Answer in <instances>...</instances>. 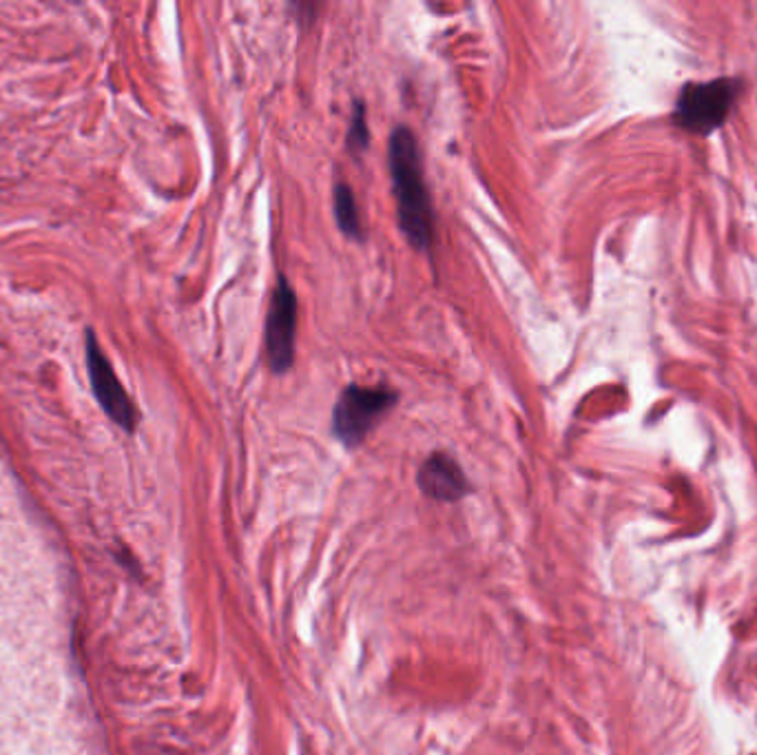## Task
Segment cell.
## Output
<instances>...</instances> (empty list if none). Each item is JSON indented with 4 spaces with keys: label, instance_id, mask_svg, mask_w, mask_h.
I'll return each mask as SVG.
<instances>
[{
    "label": "cell",
    "instance_id": "cell-8",
    "mask_svg": "<svg viewBox=\"0 0 757 755\" xmlns=\"http://www.w3.org/2000/svg\"><path fill=\"white\" fill-rule=\"evenodd\" d=\"M368 123H365V106L363 102H357L355 104V114H352V120H350V129H348V149L359 155L365 151L368 146Z\"/></svg>",
    "mask_w": 757,
    "mask_h": 755
},
{
    "label": "cell",
    "instance_id": "cell-7",
    "mask_svg": "<svg viewBox=\"0 0 757 755\" xmlns=\"http://www.w3.org/2000/svg\"><path fill=\"white\" fill-rule=\"evenodd\" d=\"M335 220L339 231L350 240H361V220L352 189L346 182L335 187Z\"/></svg>",
    "mask_w": 757,
    "mask_h": 755
},
{
    "label": "cell",
    "instance_id": "cell-5",
    "mask_svg": "<svg viewBox=\"0 0 757 755\" xmlns=\"http://www.w3.org/2000/svg\"><path fill=\"white\" fill-rule=\"evenodd\" d=\"M295 333H297V297L286 278H280L273 297H270L266 319V348L270 368L278 374L291 370L295 359Z\"/></svg>",
    "mask_w": 757,
    "mask_h": 755
},
{
    "label": "cell",
    "instance_id": "cell-2",
    "mask_svg": "<svg viewBox=\"0 0 757 755\" xmlns=\"http://www.w3.org/2000/svg\"><path fill=\"white\" fill-rule=\"evenodd\" d=\"M399 401L388 386H348L342 391L333 410V435L348 450L359 448L374 425Z\"/></svg>",
    "mask_w": 757,
    "mask_h": 755
},
{
    "label": "cell",
    "instance_id": "cell-1",
    "mask_svg": "<svg viewBox=\"0 0 757 755\" xmlns=\"http://www.w3.org/2000/svg\"><path fill=\"white\" fill-rule=\"evenodd\" d=\"M388 165L397 197L399 229L416 251H427L432 244V204L423 180L421 153L414 133L408 127H397L390 133Z\"/></svg>",
    "mask_w": 757,
    "mask_h": 755
},
{
    "label": "cell",
    "instance_id": "cell-6",
    "mask_svg": "<svg viewBox=\"0 0 757 755\" xmlns=\"http://www.w3.org/2000/svg\"><path fill=\"white\" fill-rule=\"evenodd\" d=\"M416 483L425 497L441 503L461 501L470 492L465 472L450 455H444V452L429 455L423 461V465L419 468Z\"/></svg>",
    "mask_w": 757,
    "mask_h": 755
},
{
    "label": "cell",
    "instance_id": "cell-3",
    "mask_svg": "<svg viewBox=\"0 0 757 755\" xmlns=\"http://www.w3.org/2000/svg\"><path fill=\"white\" fill-rule=\"evenodd\" d=\"M737 93L740 82L731 78L684 85L676 102L673 123L695 136H709L724 125Z\"/></svg>",
    "mask_w": 757,
    "mask_h": 755
},
{
    "label": "cell",
    "instance_id": "cell-4",
    "mask_svg": "<svg viewBox=\"0 0 757 755\" xmlns=\"http://www.w3.org/2000/svg\"><path fill=\"white\" fill-rule=\"evenodd\" d=\"M85 348H87V368H89V380H91V388L93 395L100 404V408L106 412L112 421H116L127 433H133L136 423H138V414L136 408L129 399V395L125 393L120 380L114 372V366L110 363V359L104 357L95 335L91 331H87L85 335Z\"/></svg>",
    "mask_w": 757,
    "mask_h": 755
}]
</instances>
